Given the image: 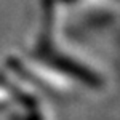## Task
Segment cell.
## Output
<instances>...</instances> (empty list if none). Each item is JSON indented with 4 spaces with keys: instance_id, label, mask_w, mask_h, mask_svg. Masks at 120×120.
I'll use <instances>...</instances> for the list:
<instances>
[{
    "instance_id": "obj_1",
    "label": "cell",
    "mask_w": 120,
    "mask_h": 120,
    "mask_svg": "<svg viewBox=\"0 0 120 120\" xmlns=\"http://www.w3.org/2000/svg\"><path fill=\"white\" fill-rule=\"evenodd\" d=\"M59 16L46 8L40 32L37 34L27 55L30 61L43 69L63 77L77 85L80 90L98 91L107 86L106 71L96 63V59L85 53L80 46L69 40L63 32Z\"/></svg>"
},
{
    "instance_id": "obj_2",
    "label": "cell",
    "mask_w": 120,
    "mask_h": 120,
    "mask_svg": "<svg viewBox=\"0 0 120 120\" xmlns=\"http://www.w3.org/2000/svg\"><path fill=\"white\" fill-rule=\"evenodd\" d=\"M43 96L10 71H0V112L7 120H53Z\"/></svg>"
}]
</instances>
